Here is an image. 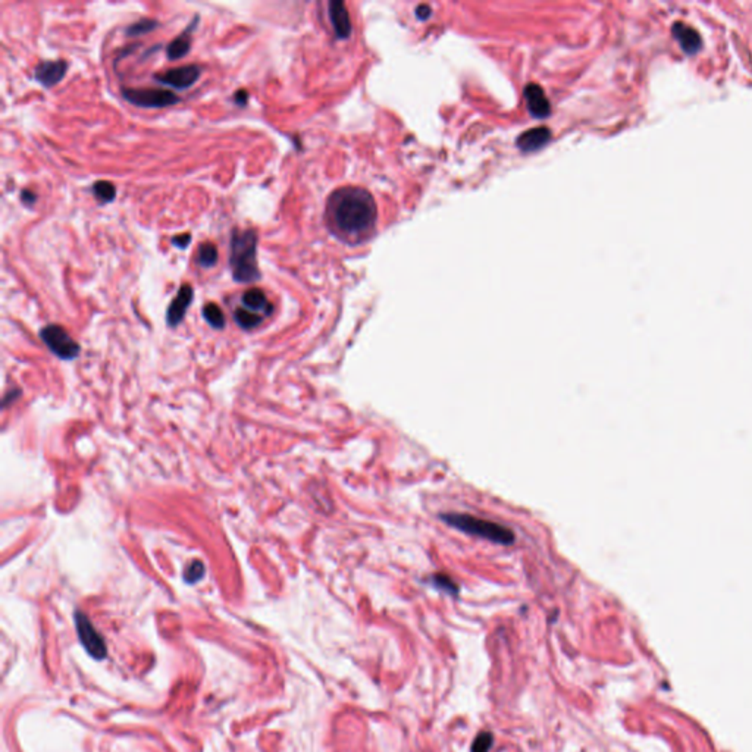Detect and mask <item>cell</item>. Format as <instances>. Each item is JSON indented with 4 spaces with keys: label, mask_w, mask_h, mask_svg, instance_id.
<instances>
[{
    "label": "cell",
    "mask_w": 752,
    "mask_h": 752,
    "mask_svg": "<svg viewBox=\"0 0 752 752\" xmlns=\"http://www.w3.org/2000/svg\"><path fill=\"white\" fill-rule=\"evenodd\" d=\"M328 229L347 244L369 240L376 228L378 208L374 196L362 187H341L328 197L325 208Z\"/></svg>",
    "instance_id": "1"
},
{
    "label": "cell",
    "mask_w": 752,
    "mask_h": 752,
    "mask_svg": "<svg viewBox=\"0 0 752 752\" xmlns=\"http://www.w3.org/2000/svg\"><path fill=\"white\" fill-rule=\"evenodd\" d=\"M229 266L232 279L238 283H252L262 278L257 266V232L255 229H232Z\"/></svg>",
    "instance_id": "2"
},
{
    "label": "cell",
    "mask_w": 752,
    "mask_h": 752,
    "mask_svg": "<svg viewBox=\"0 0 752 752\" xmlns=\"http://www.w3.org/2000/svg\"><path fill=\"white\" fill-rule=\"evenodd\" d=\"M442 519L450 525L464 533L473 535V537L488 540L491 542L509 545L514 541V533L507 526L497 523L494 521L482 519V517L472 514H445Z\"/></svg>",
    "instance_id": "3"
},
{
    "label": "cell",
    "mask_w": 752,
    "mask_h": 752,
    "mask_svg": "<svg viewBox=\"0 0 752 752\" xmlns=\"http://www.w3.org/2000/svg\"><path fill=\"white\" fill-rule=\"evenodd\" d=\"M40 338L50 352L63 360H72L81 352L79 344L60 325H46L40 331Z\"/></svg>",
    "instance_id": "4"
},
{
    "label": "cell",
    "mask_w": 752,
    "mask_h": 752,
    "mask_svg": "<svg viewBox=\"0 0 752 752\" xmlns=\"http://www.w3.org/2000/svg\"><path fill=\"white\" fill-rule=\"evenodd\" d=\"M127 102L140 108H168L179 102V97L162 89H127L121 90Z\"/></svg>",
    "instance_id": "5"
},
{
    "label": "cell",
    "mask_w": 752,
    "mask_h": 752,
    "mask_svg": "<svg viewBox=\"0 0 752 752\" xmlns=\"http://www.w3.org/2000/svg\"><path fill=\"white\" fill-rule=\"evenodd\" d=\"M75 626H77L78 638L82 646L86 648L87 653L96 660L105 658L108 654L105 641L102 637H100L98 632L94 629V626L89 620V617L82 613H75Z\"/></svg>",
    "instance_id": "6"
},
{
    "label": "cell",
    "mask_w": 752,
    "mask_h": 752,
    "mask_svg": "<svg viewBox=\"0 0 752 752\" xmlns=\"http://www.w3.org/2000/svg\"><path fill=\"white\" fill-rule=\"evenodd\" d=\"M200 74H202V71H200L197 65H184L162 74H156L155 79L163 86H170L177 90H187L196 84Z\"/></svg>",
    "instance_id": "7"
},
{
    "label": "cell",
    "mask_w": 752,
    "mask_h": 752,
    "mask_svg": "<svg viewBox=\"0 0 752 752\" xmlns=\"http://www.w3.org/2000/svg\"><path fill=\"white\" fill-rule=\"evenodd\" d=\"M68 72V62L65 60H43L34 70V78L43 87H55Z\"/></svg>",
    "instance_id": "8"
},
{
    "label": "cell",
    "mask_w": 752,
    "mask_h": 752,
    "mask_svg": "<svg viewBox=\"0 0 752 752\" xmlns=\"http://www.w3.org/2000/svg\"><path fill=\"white\" fill-rule=\"evenodd\" d=\"M193 298H194L193 287L190 286V283H182L175 298L171 302L168 312H166V322H168L170 326H177L184 321V317H186V313L193 302Z\"/></svg>",
    "instance_id": "9"
},
{
    "label": "cell",
    "mask_w": 752,
    "mask_h": 752,
    "mask_svg": "<svg viewBox=\"0 0 752 752\" xmlns=\"http://www.w3.org/2000/svg\"><path fill=\"white\" fill-rule=\"evenodd\" d=\"M523 97L529 113L537 120H544L551 113V103L544 90L538 84H528L523 90Z\"/></svg>",
    "instance_id": "10"
},
{
    "label": "cell",
    "mask_w": 752,
    "mask_h": 752,
    "mask_svg": "<svg viewBox=\"0 0 752 752\" xmlns=\"http://www.w3.org/2000/svg\"><path fill=\"white\" fill-rule=\"evenodd\" d=\"M329 20L338 39L344 40L352 34V21H350L348 11L343 2L329 4Z\"/></svg>",
    "instance_id": "11"
},
{
    "label": "cell",
    "mask_w": 752,
    "mask_h": 752,
    "mask_svg": "<svg viewBox=\"0 0 752 752\" xmlns=\"http://www.w3.org/2000/svg\"><path fill=\"white\" fill-rule=\"evenodd\" d=\"M549 139H551V132L548 128L545 127L530 128L529 131L521 134L516 144L522 150V152L529 153V152H535V150L544 147L549 141Z\"/></svg>",
    "instance_id": "12"
},
{
    "label": "cell",
    "mask_w": 752,
    "mask_h": 752,
    "mask_svg": "<svg viewBox=\"0 0 752 752\" xmlns=\"http://www.w3.org/2000/svg\"><path fill=\"white\" fill-rule=\"evenodd\" d=\"M197 23H198V16H196L194 21L186 30H184L177 39H174L168 44V49H166V55H168V58L171 60L181 59V58H184L190 52V49H191V34H193V31L197 28Z\"/></svg>",
    "instance_id": "13"
},
{
    "label": "cell",
    "mask_w": 752,
    "mask_h": 752,
    "mask_svg": "<svg viewBox=\"0 0 752 752\" xmlns=\"http://www.w3.org/2000/svg\"><path fill=\"white\" fill-rule=\"evenodd\" d=\"M241 303L244 309L250 312H255L259 314L263 313L265 316L272 313V306L269 305V302H267L266 294L260 288L247 290L241 297Z\"/></svg>",
    "instance_id": "14"
},
{
    "label": "cell",
    "mask_w": 752,
    "mask_h": 752,
    "mask_svg": "<svg viewBox=\"0 0 752 752\" xmlns=\"http://www.w3.org/2000/svg\"><path fill=\"white\" fill-rule=\"evenodd\" d=\"M673 31H675V34H676V39H679L682 47H683L684 50H688L689 53H694V52H696V50L699 49V46H701V39H699V36L696 34V32H695L692 28H689V27H687V25H683V24H679V25H676V27L673 28Z\"/></svg>",
    "instance_id": "15"
},
{
    "label": "cell",
    "mask_w": 752,
    "mask_h": 752,
    "mask_svg": "<svg viewBox=\"0 0 752 752\" xmlns=\"http://www.w3.org/2000/svg\"><path fill=\"white\" fill-rule=\"evenodd\" d=\"M234 319H236V322L238 324L240 328L243 329H253L256 326H259L263 321V314H259V313H255V312H250L244 307H240L237 309L236 312H234Z\"/></svg>",
    "instance_id": "16"
},
{
    "label": "cell",
    "mask_w": 752,
    "mask_h": 752,
    "mask_svg": "<svg viewBox=\"0 0 752 752\" xmlns=\"http://www.w3.org/2000/svg\"><path fill=\"white\" fill-rule=\"evenodd\" d=\"M218 259H219V253H218V248H216L215 244L203 243L202 246L198 247L197 262H198L200 266L205 267V269L213 267L216 263H218Z\"/></svg>",
    "instance_id": "17"
},
{
    "label": "cell",
    "mask_w": 752,
    "mask_h": 752,
    "mask_svg": "<svg viewBox=\"0 0 752 752\" xmlns=\"http://www.w3.org/2000/svg\"><path fill=\"white\" fill-rule=\"evenodd\" d=\"M203 317L206 319V322L215 329H222L225 326V314L218 305L208 303L203 307Z\"/></svg>",
    "instance_id": "18"
},
{
    "label": "cell",
    "mask_w": 752,
    "mask_h": 752,
    "mask_svg": "<svg viewBox=\"0 0 752 752\" xmlns=\"http://www.w3.org/2000/svg\"><path fill=\"white\" fill-rule=\"evenodd\" d=\"M93 193L102 203H110V202H113V198L116 197V189H115V186L110 181H97V182H94Z\"/></svg>",
    "instance_id": "19"
},
{
    "label": "cell",
    "mask_w": 752,
    "mask_h": 752,
    "mask_svg": "<svg viewBox=\"0 0 752 752\" xmlns=\"http://www.w3.org/2000/svg\"><path fill=\"white\" fill-rule=\"evenodd\" d=\"M158 27H159L158 21L150 20V18H143V20H140L137 23H134L132 25H129L125 30V32H127V36H129V37H137V36L147 34V32L156 30Z\"/></svg>",
    "instance_id": "20"
},
{
    "label": "cell",
    "mask_w": 752,
    "mask_h": 752,
    "mask_svg": "<svg viewBox=\"0 0 752 752\" xmlns=\"http://www.w3.org/2000/svg\"><path fill=\"white\" fill-rule=\"evenodd\" d=\"M203 576H205V564L198 560H193L187 566L186 572H184V580H186L187 583H196Z\"/></svg>",
    "instance_id": "21"
},
{
    "label": "cell",
    "mask_w": 752,
    "mask_h": 752,
    "mask_svg": "<svg viewBox=\"0 0 752 752\" xmlns=\"http://www.w3.org/2000/svg\"><path fill=\"white\" fill-rule=\"evenodd\" d=\"M492 741H494L492 733H490V732L479 733L476 737V739L473 741L472 752H488L490 748L492 746Z\"/></svg>",
    "instance_id": "22"
},
{
    "label": "cell",
    "mask_w": 752,
    "mask_h": 752,
    "mask_svg": "<svg viewBox=\"0 0 752 752\" xmlns=\"http://www.w3.org/2000/svg\"><path fill=\"white\" fill-rule=\"evenodd\" d=\"M435 583L438 585L440 588L447 590L448 592H456V585H454V582L451 580L450 578L444 576V575H437V576H435Z\"/></svg>",
    "instance_id": "23"
},
{
    "label": "cell",
    "mask_w": 752,
    "mask_h": 752,
    "mask_svg": "<svg viewBox=\"0 0 752 752\" xmlns=\"http://www.w3.org/2000/svg\"><path fill=\"white\" fill-rule=\"evenodd\" d=\"M171 243H172L174 246H177L178 248H181V250L187 248L189 244L191 243V234H181V236L174 237V238L171 240Z\"/></svg>",
    "instance_id": "24"
},
{
    "label": "cell",
    "mask_w": 752,
    "mask_h": 752,
    "mask_svg": "<svg viewBox=\"0 0 752 752\" xmlns=\"http://www.w3.org/2000/svg\"><path fill=\"white\" fill-rule=\"evenodd\" d=\"M21 202H23V205L31 208L32 205L37 202V194L34 191H31V190H24V191H21Z\"/></svg>",
    "instance_id": "25"
},
{
    "label": "cell",
    "mask_w": 752,
    "mask_h": 752,
    "mask_svg": "<svg viewBox=\"0 0 752 752\" xmlns=\"http://www.w3.org/2000/svg\"><path fill=\"white\" fill-rule=\"evenodd\" d=\"M234 102H236L238 106L244 108L248 102V93L246 90H238L234 93Z\"/></svg>",
    "instance_id": "26"
},
{
    "label": "cell",
    "mask_w": 752,
    "mask_h": 752,
    "mask_svg": "<svg viewBox=\"0 0 752 752\" xmlns=\"http://www.w3.org/2000/svg\"><path fill=\"white\" fill-rule=\"evenodd\" d=\"M416 16H419L421 20H428L431 16V8L426 5H421L419 8H416Z\"/></svg>",
    "instance_id": "27"
}]
</instances>
